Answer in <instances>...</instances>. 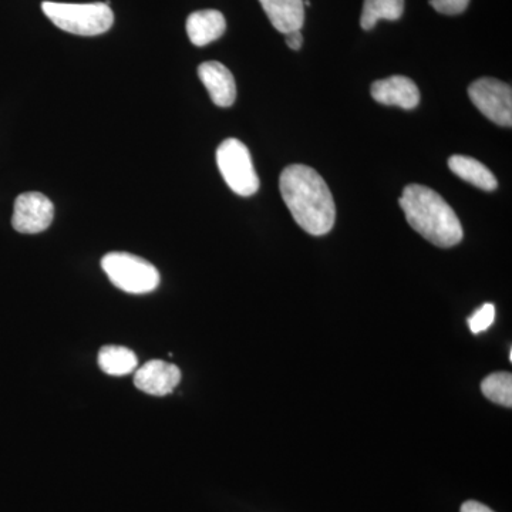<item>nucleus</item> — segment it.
<instances>
[{"label":"nucleus","mask_w":512,"mask_h":512,"mask_svg":"<svg viewBox=\"0 0 512 512\" xmlns=\"http://www.w3.org/2000/svg\"><path fill=\"white\" fill-rule=\"evenodd\" d=\"M279 190L296 224L313 235L328 234L336 221L332 192L322 177L308 165L293 164L282 171Z\"/></svg>","instance_id":"obj_1"},{"label":"nucleus","mask_w":512,"mask_h":512,"mask_svg":"<svg viewBox=\"0 0 512 512\" xmlns=\"http://www.w3.org/2000/svg\"><path fill=\"white\" fill-rule=\"evenodd\" d=\"M399 204L410 227L436 247L451 248L463 241L461 222L439 192L410 184L404 188Z\"/></svg>","instance_id":"obj_2"},{"label":"nucleus","mask_w":512,"mask_h":512,"mask_svg":"<svg viewBox=\"0 0 512 512\" xmlns=\"http://www.w3.org/2000/svg\"><path fill=\"white\" fill-rule=\"evenodd\" d=\"M43 13L57 28L77 36H99L114 23L113 10L106 3L43 2Z\"/></svg>","instance_id":"obj_3"},{"label":"nucleus","mask_w":512,"mask_h":512,"mask_svg":"<svg viewBox=\"0 0 512 512\" xmlns=\"http://www.w3.org/2000/svg\"><path fill=\"white\" fill-rule=\"evenodd\" d=\"M101 268L111 284L133 295L153 292L160 285V272L156 266L126 252H110L101 259Z\"/></svg>","instance_id":"obj_4"},{"label":"nucleus","mask_w":512,"mask_h":512,"mask_svg":"<svg viewBox=\"0 0 512 512\" xmlns=\"http://www.w3.org/2000/svg\"><path fill=\"white\" fill-rule=\"evenodd\" d=\"M217 164L225 183L235 194L251 197L258 192L259 178L251 153L237 138H228L218 147Z\"/></svg>","instance_id":"obj_5"},{"label":"nucleus","mask_w":512,"mask_h":512,"mask_svg":"<svg viewBox=\"0 0 512 512\" xmlns=\"http://www.w3.org/2000/svg\"><path fill=\"white\" fill-rule=\"evenodd\" d=\"M468 96L488 120L498 126L511 127L512 90L510 84L483 77L468 87Z\"/></svg>","instance_id":"obj_6"},{"label":"nucleus","mask_w":512,"mask_h":512,"mask_svg":"<svg viewBox=\"0 0 512 512\" xmlns=\"http://www.w3.org/2000/svg\"><path fill=\"white\" fill-rule=\"evenodd\" d=\"M55 207L42 192H23L15 201L12 225L20 234H40L52 225Z\"/></svg>","instance_id":"obj_7"},{"label":"nucleus","mask_w":512,"mask_h":512,"mask_svg":"<svg viewBox=\"0 0 512 512\" xmlns=\"http://www.w3.org/2000/svg\"><path fill=\"white\" fill-rule=\"evenodd\" d=\"M181 382V372L177 366L163 360H151L137 370L134 384L141 392L163 397L173 393Z\"/></svg>","instance_id":"obj_8"},{"label":"nucleus","mask_w":512,"mask_h":512,"mask_svg":"<svg viewBox=\"0 0 512 512\" xmlns=\"http://www.w3.org/2000/svg\"><path fill=\"white\" fill-rule=\"evenodd\" d=\"M373 99L384 106H399L404 110H413L419 106V87L406 76H392L377 80L370 87Z\"/></svg>","instance_id":"obj_9"},{"label":"nucleus","mask_w":512,"mask_h":512,"mask_svg":"<svg viewBox=\"0 0 512 512\" xmlns=\"http://www.w3.org/2000/svg\"><path fill=\"white\" fill-rule=\"evenodd\" d=\"M198 76L211 100L218 107H231L237 99V84L234 76L220 62H205L198 67Z\"/></svg>","instance_id":"obj_10"},{"label":"nucleus","mask_w":512,"mask_h":512,"mask_svg":"<svg viewBox=\"0 0 512 512\" xmlns=\"http://www.w3.org/2000/svg\"><path fill=\"white\" fill-rule=\"evenodd\" d=\"M227 29L220 10L205 9L191 13L187 19V33L192 45L202 47L220 39Z\"/></svg>","instance_id":"obj_11"},{"label":"nucleus","mask_w":512,"mask_h":512,"mask_svg":"<svg viewBox=\"0 0 512 512\" xmlns=\"http://www.w3.org/2000/svg\"><path fill=\"white\" fill-rule=\"evenodd\" d=\"M262 9L278 32L286 33L302 30L305 23L303 0H259Z\"/></svg>","instance_id":"obj_12"},{"label":"nucleus","mask_w":512,"mask_h":512,"mask_svg":"<svg viewBox=\"0 0 512 512\" xmlns=\"http://www.w3.org/2000/svg\"><path fill=\"white\" fill-rule=\"evenodd\" d=\"M448 167L461 180L473 184L474 187L484 191L497 190L498 181L495 175L476 158L466 156H453L448 158Z\"/></svg>","instance_id":"obj_13"},{"label":"nucleus","mask_w":512,"mask_h":512,"mask_svg":"<svg viewBox=\"0 0 512 512\" xmlns=\"http://www.w3.org/2000/svg\"><path fill=\"white\" fill-rule=\"evenodd\" d=\"M100 369L110 376H126L137 369L138 359L133 350L123 346H104L97 357Z\"/></svg>","instance_id":"obj_14"},{"label":"nucleus","mask_w":512,"mask_h":512,"mask_svg":"<svg viewBox=\"0 0 512 512\" xmlns=\"http://www.w3.org/2000/svg\"><path fill=\"white\" fill-rule=\"evenodd\" d=\"M403 12L404 0H365L360 25L365 30H372L379 20H399Z\"/></svg>","instance_id":"obj_15"},{"label":"nucleus","mask_w":512,"mask_h":512,"mask_svg":"<svg viewBox=\"0 0 512 512\" xmlns=\"http://www.w3.org/2000/svg\"><path fill=\"white\" fill-rule=\"evenodd\" d=\"M481 392L490 402L511 409L512 407V376L511 373L498 372L485 377L481 382Z\"/></svg>","instance_id":"obj_16"},{"label":"nucleus","mask_w":512,"mask_h":512,"mask_svg":"<svg viewBox=\"0 0 512 512\" xmlns=\"http://www.w3.org/2000/svg\"><path fill=\"white\" fill-rule=\"evenodd\" d=\"M495 320V306L493 303H485L473 316L468 318V326L474 335L485 332Z\"/></svg>","instance_id":"obj_17"},{"label":"nucleus","mask_w":512,"mask_h":512,"mask_svg":"<svg viewBox=\"0 0 512 512\" xmlns=\"http://www.w3.org/2000/svg\"><path fill=\"white\" fill-rule=\"evenodd\" d=\"M470 0H430V5L443 15H460L467 9Z\"/></svg>","instance_id":"obj_18"},{"label":"nucleus","mask_w":512,"mask_h":512,"mask_svg":"<svg viewBox=\"0 0 512 512\" xmlns=\"http://www.w3.org/2000/svg\"><path fill=\"white\" fill-rule=\"evenodd\" d=\"M286 45L289 49L299 50L303 45V36L301 30H293V32L286 33Z\"/></svg>","instance_id":"obj_19"},{"label":"nucleus","mask_w":512,"mask_h":512,"mask_svg":"<svg viewBox=\"0 0 512 512\" xmlns=\"http://www.w3.org/2000/svg\"><path fill=\"white\" fill-rule=\"evenodd\" d=\"M460 512H494L491 508H488L487 505L478 503V501H466L463 505H461Z\"/></svg>","instance_id":"obj_20"}]
</instances>
